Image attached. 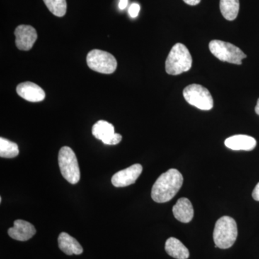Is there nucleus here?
<instances>
[{
  "label": "nucleus",
  "mask_w": 259,
  "mask_h": 259,
  "mask_svg": "<svg viewBox=\"0 0 259 259\" xmlns=\"http://www.w3.org/2000/svg\"><path fill=\"white\" fill-rule=\"evenodd\" d=\"M127 3H128V0H120V3H119L118 5L120 10H122L125 9L127 5Z\"/></svg>",
  "instance_id": "obj_23"
},
{
  "label": "nucleus",
  "mask_w": 259,
  "mask_h": 259,
  "mask_svg": "<svg viewBox=\"0 0 259 259\" xmlns=\"http://www.w3.org/2000/svg\"><path fill=\"white\" fill-rule=\"evenodd\" d=\"M186 101L201 110H210L213 107L212 95L207 88L202 85L190 84L183 91Z\"/></svg>",
  "instance_id": "obj_7"
},
{
  "label": "nucleus",
  "mask_w": 259,
  "mask_h": 259,
  "mask_svg": "<svg viewBox=\"0 0 259 259\" xmlns=\"http://www.w3.org/2000/svg\"><path fill=\"white\" fill-rule=\"evenodd\" d=\"M59 165L63 177L72 185L80 180V170L77 158L73 150L68 146L61 148L59 153Z\"/></svg>",
  "instance_id": "obj_4"
},
{
  "label": "nucleus",
  "mask_w": 259,
  "mask_h": 259,
  "mask_svg": "<svg viewBox=\"0 0 259 259\" xmlns=\"http://www.w3.org/2000/svg\"><path fill=\"white\" fill-rule=\"evenodd\" d=\"M165 250L170 256L177 259H187L190 251L183 243L176 238H168L165 244Z\"/></svg>",
  "instance_id": "obj_16"
},
{
  "label": "nucleus",
  "mask_w": 259,
  "mask_h": 259,
  "mask_svg": "<svg viewBox=\"0 0 259 259\" xmlns=\"http://www.w3.org/2000/svg\"><path fill=\"white\" fill-rule=\"evenodd\" d=\"M252 197L255 199V201H259V182L255 186L254 190L252 193Z\"/></svg>",
  "instance_id": "obj_21"
},
{
  "label": "nucleus",
  "mask_w": 259,
  "mask_h": 259,
  "mask_svg": "<svg viewBox=\"0 0 259 259\" xmlns=\"http://www.w3.org/2000/svg\"><path fill=\"white\" fill-rule=\"evenodd\" d=\"M143 171V166L139 163L117 172L112 177V184L115 187H125L134 184Z\"/></svg>",
  "instance_id": "obj_10"
},
{
  "label": "nucleus",
  "mask_w": 259,
  "mask_h": 259,
  "mask_svg": "<svg viewBox=\"0 0 259 259\" xmlns=\"http://www.w3.org/2000/svg\"><path fill=\"white\" fill-rule=\"evenodd\" d=\"M220 8L223 16L226 20H234L239 13V0H221Z\"/></svg>",
  "instance_id": "obj_17"
},
{
  "label": "nucleus",
  "mask_w": 259,
  "mask_h": 259,
  "mask_svg": "<svg viewBox=\"0 0 259 259\" xmlns=\"http://www.w3.org/2000/svg\"><path fill=\"white\" fill-rule=\"evenodd\" d=\"M183 182L182 174L175 168L162 174L153 186V200L157 203H164L171 200L182 187Z\"/></svg>",
  "instance_id": "obj_1"
},
{
  "label": "nucleus",
  "mask_w": 259,
  "mask_h": 259,
  "mask_svg": "<svg viewBox=\"0 0 259 259\" xmlns=\"http://www.w3.org/2000/svg\"><path fill=\"white\" fill-rule=\"evenodd\" d=\"M256 144L254 138L246 135H236L225 141L226 147L234 151H252Z\"/></svg>",
  "instance_id": "obj_13"
},
{
  "label": "nucleus",
  "mask_w": 259,
  "mask_h": 259,
  "mask_svg": "<svg viewBox=\"0 0 259 259\" xmlns=\"http://www.w3.org/2000/svg\"><path fill=\"white\" fill-rule=\"evenodd\" d=\"M255 112L257 115H259V98L258 101H257L256 106L255 107Z\"/></svg>",
  "instance_id": "obj_24"
},
{
  "label": "nucleus",
  "mask_w": 259,
  "mask_h": 259,
  "mask_svg": "<svg viewBox=\"0 0 259 259\" xmlns=\"http://www.w3.org/2000/svg\"><path fill=\"white\" fill-rule=\"evenodd\" d=\"M15 35L17 47L21 51L30 50L37 38L36 30L30 25H19L15 29Z\"/></svg>",
  "instance_id": "obj_9"
},
{
  "label": "nucleus",
  "mask_w": 259,
  "mask_h": 259,
  "mask_svg": "<svg viewBox=\"0 0 259 259\" xmlns=\"http://www.w3.org/2000/svg\"><path fill=\"white\" fill-rule=\"evenodd\" d=\"M59 248L66 255H80L83 253V248L79 242L68 233L63 232L58 238Z\"/></svg>",
  "instance_id": "obj_15"
},
{
  "label": "nucleus",
  "mask_w": 259,
  "mask_h": 259,
  "mask_svg": "<svg viewBox=\"0 0 259 259\" xmlns=\"http://www.w3.org/2000/svg\"><path fill=\"white\" fill-rule=\"evenodd\" d=\"M186 4L191 5V6H194L200 3L201 0H183Z\"/></svg>",
  "instance_id": "obj_22"
},
{
  "label": "nucleus",
  "mask_w": 259,
  "mask_h": 259,
  "mask_svg": "<svg viewBox=\"0 0 259 259\" xmlns=\"http://www.w3.org/2000/svg\"><path fill=\"white\" fill-rule=\"evenodd\" d=\"M18 144L4 138L0 139V156L2 158H13L18 156Z\"/></svg>",
  "instance_id": "obj_18"
},
{
  "label": "nucleus",
  "mask_w": 259,
  "mask_h": 259,
  "mask_svg": "<svg viewBox=\"0 0 259 259\" xmlns=\"http://www.w3.org/2000/svg\"><path fill=\"white\" fill-rule=\"evenodd\" d=\"M140 10H141V7L137 3L131 5L128 10L129 15H131V18H136L139 14Z\"/></svg>",
  "instance_id": "obj_20"
},
{
  "label": "nucleus",
  "mask_w": 259,
  "mask_h": 259,
  "mask_svg": "<svg viewBox=\"0 0 259 259\" xmlns=\"http://www.w3.org/2000/svg\"><path fill=\"white\" fill-rule=\"evenodd\" d=\"M209 49L213 55L219 60L231 64L241 65L242 60L247 57L239 48L222 40H212L209 42Z\"/></svg>",
  "instance_id": "obj_5"
},
{
  "label": "nucleus",
  "mask_w": 259,
  "mask_h": 259,
  "mask_svg": "<svg viewBox=\"0 0 259 259\" xmlns=\"http://www.w3.org/2000/svg\"><path fill=\"white\" fill-rule=\"evenodd\" d=\"M16 91L19 96L28 102H41L46 97L44 90L36 83L30 82V81H26L18 84Z\"/></svg>",
  "instance_id": "obj_11"
},
{
  "label": "nucleus",
  "mask_w": 259,
  "mask_h": 259,
  "mask_svg": "<svg viewBox=\"0 0 259 259\" xmlns=\"http://www.w3.org/2000/svg\"><path fill=\"white\" fill-rule=\"evenodd\" d=\"M174 215L177 221L183 223H188L194 218V208L190 199L182 197L177 201L172 209Z\"/></svg>",
  "instance_id": "obj_14"
},
{
  "label": "nucleus",
  "mask_w": 259,
  "mask_h": 259,
  "mask_svg": "<svg viewBox=\"0 0 259 259\" xmlns=\"http://www.w3.org/2000/svg\"><path fill=\"white\" fill-rule=\"evenodd\" d=\"M51 13L57 17L64 16L67 9L66 0H44Z\"/></svg>",
  "instance_id": "obj_19"
},
{
  "label": "nucleus",
  "mask_w": 259,
  "mask_h": 259,
  "mask_svg": "<svg viewBox=\"0 0 259 259\" xmlns=\"http://www.w3.org/2000/svg\"><path fill=\"white\" fill-rule=\"evenodd\" d=\"M192 58L188 49L184 44H177L172 47L166 61V71L170 75H180L190 71Z\"/></svg>",
  "instance_id": "obj_3"
},
{
  "label": "nucleus",
  "mask_w": 259,
  "mask_h": 259,
  "mask_svg": "<svg viewBox=\"0 0 259 259\" xmlns=\"http://www.w3.org/2000/svg\"><path fill=\"white\" fill-rule=\"evenodd\" d=\"M87 63L90 69L101 74H112L117 69L115 58L107 51L95 49L87 56Z\"/></svg>",
  "instance_id": "obj_6"
},
{
  "label": "nucleus",
  "mask_w": 259,
  "mask_h": 259,
  "mask_svg": "<svg viewBox=\"0 0 259 259\" xmlns=\"http://www.w3.org/2000/svg\"><path fill=\"white\" fill-rule=\"evenodd\" d=\"M95 139L100 140L105 145H117L122 141V136L115 134L114 126L105 120H99L92 130Z\"/></svg>",
  "instance_id": "obj_8"
},
{
  "label": "nucleus",
  "mask_w": 259,
  "mask_h": 259,
  "mask_svg": "<svg viewBox=\"0 0 259 259\" xmlns=\"http://www.w3.org/2000/svg\"><path fill=\"white\" fill-rule=\"evenodd\" d=\"M238 237V227L233 218L223 216L216 222L213 232L215 248L227 249L234 244Z\"/></svg>",
  "instance_id": "obj_2"
},
{
  "label": "nucleus",
  "mask_w": 259,
  "mask_h": 259,
  "mask_svg": "<svg viewBox=\"0 0 259 259\" xmlns=\"http://www.w3.org/2000/svg\"><path fill=\"white\" fill-rule=\"evenodd\" d=\"M35 233L36 230L33 225L23 220L15 221L14 226L8 230V235L13 239L19 241H28Z\"/></svg>",
  "instance_id": "obj_12"
}]
</instances>
